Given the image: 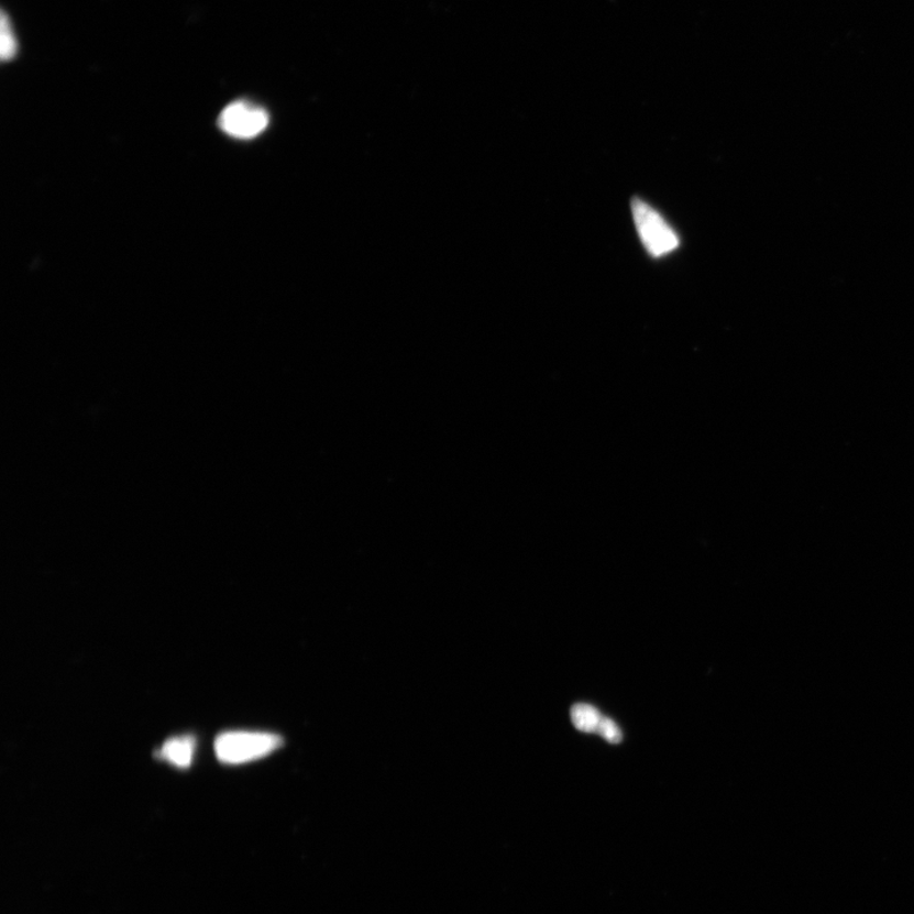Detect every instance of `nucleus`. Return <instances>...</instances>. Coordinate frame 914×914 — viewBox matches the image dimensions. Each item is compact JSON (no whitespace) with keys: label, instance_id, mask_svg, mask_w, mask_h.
Here are the masks:
<instances>
[{"label":"nucleus","instance_id":"1","mask_svg":"<svg viewBox=\"0 0 914 914\" xmlns=\"http://www.w3.org/2000/svg\"><path fill=\"white\" fill-rule=\"evenodd\" d=\"M282 746L283 738L272 733L232 730L218 736L216 753L222 763L241 764L263 759Z\"/></svg>","mask_w":914,"mask_h":914},{"label":"nucleus","instance_id":"2","mask_svg":"<svg viewBox=\"0 0 914 914\" xmlns=\"http://www.w3.org/2000/svg\"><path fill=\"white\" fill-rule=\"evenodd\" d=\"M631 209L640 241L650 255L661 258L679 249V235L652 206L636 199L632 201Z\"/></svg>","mask_w":914,"mask_h":914},{"label":"nucleus","instance_id":"3","mask_svg":"<svg viewBox=\"0 0 914 914\" xmlns=\"http://www.w3.org/2000/svg\"><path fill=\"white\" fill-rule=\"evenodd\" d=\"M268 122V114L261 107L249 102H234L221 112L219 126L229 136L249 140L262 134Z\"/></svg>","mask_w":914,"mask_h":914},{"label":"nucleus","instance_id":"4","mask_svg":"<svg viewBox=\"0 0 914 914\" xmlns=\"http://www.w3.org/2000/svg\"><path fill=\"white\" fill-rule=\"evenodd\" d=\"M196 740L191 736L175 737L167 740L159 751L161 759L176 766L178 769H187L192 764Z\"/></svg>","mask_w":914,"mask_h":914},{"label":"nucleus","instance_id":"5","mask_svg":"<svg viewBox=\"0 0 914 914\" xmlns=\"http://www.w3.org/2000/svg\"><path fill=\"white\" fill-rule=\"evenodd\" d=\"M572 722L574 727L584 733L597 731L603 716L596 707L588 704H576L572 707Z\"/></svg>","mask_w":914,"mask_h":914},{"label":"nucleus","instance_id":"6","mask_svg":"<svg viewBox=\"0 0 914 914\" xmlns=\"http://www.w3.org/2000/svg\"><path fill=\"white\" fill-rule=\"evenodd\" d=\"M19 52L18 37H15L12 23L7 14L2 12L0 19V56L3 62L12 60Z\"/></svg>","mask_w":914,"mask_h":914},{"label":"nucleus","instance_id":"7","mask_svg":"<svg viewBox=\"0 0 914 914\" xmlns=\"http://www.w3.org/2000/svg\"><path fill=\"white\" fill-rule=\"evenodd\" d=\"M597 733L605 738L609 744H620L623 739L621 730L613 719L603 718L599 723Z\"/></svg>","mask_w":914,"mask_h":914}]
</instances>
